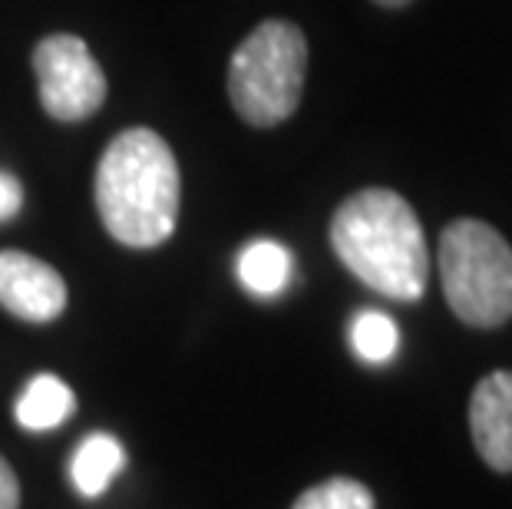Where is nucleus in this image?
I'll list each match as a JSON object with an SVG mask.
<instances>
[{"instance_id": "nucleus-1", "label": "nucleus", "mask_w": 512, "mask_h": 509, "mask_svg": "<svg viewBox=\"0 0 512 509\" xmlns=\"http://www.w3.org/2000/svg\"><path fill=\"white\" fill-rule=\"evenodd\" d=\"M331 248L347 272L377 295L417 301L427 291V235L413 205L394 189L370 186L341 202L331 219Z\"/></svg>"}, {"instance_id": "nucleus-14", "label": "nucleus", "mask_w": 512, "mask_h": 509, "mask_svg": "<svg viewBox=\"0 0 512 509\" xmlns=\"http://www.w3.org/2000/svg\"><path fill=\"white\" fill-rule=\"evenodd\" d=\"M20 506V486L17 476L10 470V463L0 457V509H17Z\"/></svg>"}, {"instance_id": "nucleus-10", "label": "nucleus", "mask_w": 512, "mask_h": 509, "mask_svg": "<svg viewBox=\"0 0 512 509\" xmlns=\"http://www.w3.org/2000/svg\"><path fill=\"white\" fill-rule=\"evenodd\" d=\"M76 410V397L67 381H60L57 374H37L34 381L24 387V394L17 397V424L24 430H57L63 420H70Z\"/></svg>"}, {"instance_id": "nucleus-4", "label": "nucleus", "mask_w": 512, "mask_h": 509, "mask_svg": "<svg viewBox=\"0 0 512 509\" xmlns=\"http://www.w3.org/2000/svg\"><path fill=\"white\" fill-rule=\"evenodd\" d=\"M440 281L450 311L470 328L512 318V245L489 222L456 219L440 235Z\"/></svg>"}, {"instance_id": "nucleus-15", "label": "nucleus", "mask_w": 512, "mask_h": 509, "mask_svg": "<svg viewBox=\"0 0 512 509\" xmlns=\"http://www.w3.org/2000/svg\"><path fill=\"white\" fill-rule=\"evenodd\" d=\"M374 4H380V7H390V10H400V7H407L410 0H374Z\"/></svg>"}, {"instance_id": "nucleus-9", "label": "nucleus", "mask_w": 512, "mask_h": 509, "mask_svg": "<svg viewBox=\"0 0 512 509\" xmlns=\"http://www.w3.org/2000/svg\"><path fill=\"white\" fill-rule=\"evenodd\" d=\"M235 275L242 288L255 298H275L281 295L294 278V258L275 238H255L238 252Z\"/></svg>"}, {"instance_id": "nucleus-7", "label": "nucleus", "mask_w": 512, "mask_h": 509, "mask_svg": "<svg viewBox=\"0 0 512 509\" xmlns=\"http://www.w3.org/2000/svg\"><path fill=\"white\" fill-rule=\"evenodd\" d=\"M470 433L489 467L512 470V371H493L473 387Z\"/></svg>"}, {"instance_id": "nucleus-11", "label": "nucleus", "mask_w": 512, "mask_h": 509, "mask_svg": "<svg viewBox=\"0 0 512 509\" xmlns=\"http://www.w3.org/2000/svg\"><path fill=\"white\" fill-rule=\"evenodd\" d=\"M347 338H351V351L367 364L394 361L400 348V328L394 324V318L374 308L354 314L351 328H347Z\"/></svg>"}, {"instance_id": "nucleus-12", "label": "nucleus", "mask_w": 512, "mask_h": 509, "mask_svg": "<svg viewBox=\"0 0 512 509\" xmlns=\"http://www.w3.org/2000/svg\"><path fill=\"white\" fill-rule=\"evenodd\" d=\"M291 509H374V493L351 476H331V480L304 490Z\"/></svg>"}, {"instance_id": "nucleus-3", "label": "nucleus", "mask_w": 512, "mask_h": 509, "mask_svg": "<svg viewBox=\"0 0 512 509\" xmlns=\"http://www.w3.org/2000/svg\"><path fill=\"white\" fill-rule=\"evenodd\" d=\"M308 73V40L291 20H265L228 63V100L248 126L271 129L294 116Z\"/></svg>"}, {"instance_id": "nucleus-8", "label": "nucleus", "mask_w": 512, "mask_h": 509, "mask_svg": "<svg viewBox=\"0 0 512 509\" xmlns=\"http://www.w3.org/2000/svg\"><path fill=\"white\" fill-rule=\"evenodd\" d=\"M126 467V450L113 433L96 430L90 437L80 440V447L73 450L70 460V480L76 493L86 500H96L113 486V480Z\"/></svg>"}, {"instance_id": "nucleus-5", "label": "nucleus", "mask_w": 512, "mask_h": 509, "mask_svg": "<svg viewBox=\"0 0 512 509\" xmlns=\"http://www.w3.org/2000/svg\"><path fill=\"white\" fill-rule=\"evenodd\" d=\"M34 73L43 113L57 123L90 119L106 103L103 67L76 34H50L34 47Z\"/></svg>"}, {"instance_id": "nucleus-13", "label": "nucleus", "mask_w": 512, "mask_h": 509, "mask_svg": "<svg viewBox=\"0 0 512 509\" xmlns=\"http://www.w3.org/2000/svg\"><path fill=\"white\" fill-rule=\"evenodd\" d=\"M24 205V186L10 176V172L0 169V222H10Z\"/></svg>"}, {"instance_id": "nucleus-2", "label": "nucleus", "mask_w": 512, "mask_h": 509, "mask_svg": "<svg viewBox=\"0 0 512 509\" xmlns=\"http://www.w3.org/2000/svg\"><path fill=\"white\" fill-rule=\"evenodd\" d=\"M96 209L119 245L156 248L176 232L179 166L156 129H123L96 166Z\"/></svg>"}, {"instance_id": "nucleus-6", "label": "nucleus", "mask_w": 512, "mask_h": 509, "mask_svg": "<svg viewBox=\"0 0 512 509\" xmlns=\"http://www.w3.org/2000/svg\"><path fill=\"white\" fill-rule=\"evenodd\" d=\"M0 305L14 318L53 321L67 308V281L60 272L27 252H0Z\"/></svg>"}]
</instances>
